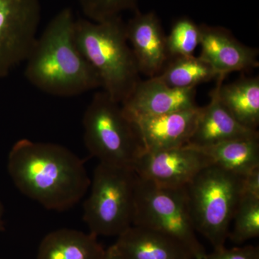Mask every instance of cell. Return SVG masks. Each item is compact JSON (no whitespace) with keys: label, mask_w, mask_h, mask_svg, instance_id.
<instances>
[{"label":"cell","mask_w":259,"mask_h":259,"mask_svg":"<svg viewBox=\"0 0 259 259\" xmlns=\"http://www.w3.org/2000/svg\"><path fill=\"white\" fill-rule=\"evenodd\" d=\"M8 170L22 194L57 212L79 203L91 184L83 160L53 143L20 140L10 150Z\"/></svg>","instance_id":"1"},{"label":"cell","mask_w":259,"mask_h":259,"mask_svg":"<svg viewBox=\"0 0 259 259\" xmlns=\"http://www.w3.org/2000/svg\"><path fill=\"white\" fill-rule=\"evenodd\" d=\"M75 22L71 8L61 10L37 37L25 61V77L42 93L74 97L101 88L75 41Z\"/></svg>","instance_id":"2"},{"label":"cell","mask_w":259,"mask_h":259,"mask_svg":"<svg viewBox=\"0 0 259 259\" xmlns=\"http://www.w3.org/2000/svg\"><path fill=\"white\" fill-rule=\"evenodd\" d=\"M74 37L80 52L96 73L102 91L122 104L141 81V74L120 16L100 22L78 19Z\"/></svg>","instance_id":"3"},{"label":"cell","mask_w":259,"mask_h":259,"mask_svg":"<svg viewBox=\"0 0 259 259\" xmlns=\"http://www.w3.org/2000/svg\"><path fill=\"white\" fill-rule=\"evenodd\" d=\"M87 149L100 163L133 168L145 151L137 127L122 105L104 91L94 95L83 117Z\"/></svg>","instance_id":"4"},{"label":"cell","mask_w":259,"mask_h":259,"mask_svg":"<svg viewBox=\"0 0 259 259\" xmlns=\"http://www.w3.org/2000/svg\"><path fill=\"white\" fill-rule=\"evenodd\" d=\"M242 177L209 165L186 187L197 233L214 249L228 238L235 211L241 198Z\"/></svg>","instance_id":"5"},{"label":"cell","mask_w":259,"mask_h":259,"mask_svg":"<svg viewBox=\"0 0 259 259\" xmlns=\"http://www.w3.org/2000/svg\"><path fill=\"white\" fill-rule=\"evenodd\" d=\"M137 180L133 168L97 165L83 204V220L90 233L117 237L133 226Z\"/></svg>","instance_id":"6"},{"label":"cell","mask_w":259,"mask_h":259,"mask_svg":"<svg viewBox=\"0 0 259 259\" xmlns=\"http://www.w3.org/2000/svg\"><path fill=\"white\" fill-rule=\"evenodd\" d=\"M133 226L173 238L190 250L194 259L207 253L197 238L186 187H160L138 177Z\"/></svg>","instance_id":"7"},{"label":"cell","mask_w":259,"mask_h":259,"mask_svg":"<svg viewBox=\"0 0 259 259\" xmlns=\"http://www.w3.org/2000/svg\"><path fill=\"white\" fill-rule=\"evenodd\" d=\"M40 15L39 0H0V79L28 59Z\"/></svg>","instance_id":"8"},{"label":"cell","mask_w":259,"mask_h":259,"mask_svg":"<svg viewBox=\"0 0 259 259\" xmlns=\"http://www.w3.org/2000/svg\"><path fill=\"white\" fill-rule=\"evenodd\" d=\"M211 164L207 156L192 146L144 151L134 163V170L141 180L171 188H183Z\"/></svg>","instance_id":"9"},{"label":"cell","mask_w":259,"mask_h":259,"mask_svg":"<svg viewBox=\"0 0 259 259\" xmlns=\"http://www.w3.org/2000/svg\"><path fill=\"white\" fill-rule=\"evenodd\" d=\"M199 28V57L212 68L218 77L258 67V49L242 44L227 29L206 25Z\"/></svg>","instance_id":"10"},{"label":"cell","mask_w":259,"mask_h":259,"mask_svg":"<svg viewBox=\"0 0 259 259\" xmlns=\"http://www.w3.org/2000/svg\"><path fill=\"white\" fill-rule=\"evenodd\" d=\"M196 94L197 88H171L155 76L141 80L121 105L130 118L164 115L197 107Z\"/></svg>","instance_id":"11"},{"label":"cell","mask_w":259,"mask_h":259,"mask_svg":"<svg viewBox=\"0 0 259 259\" xmlns=\"http://www.w3.org/2000/svg\"><path fill=\"white\" fill-rule=\"evenodd\" d=\"M125 31L140 74L148 78L157 76L171 59L157 15L153 12L136 13L125 23Z\"/></svg>","instance_id":"12"},{"label":"cell","mask_w":259,"mask_h":259,"mask_svg":"<svg viewBox=\"0 0 259 259\" xmlns=\"http://www.w3.org/2000/svg\"><path fill=\"white\" fill-rule=\"evenodd\" d=\"M201 107L151 117L131 119L139 131L145 151L187 146L197 125Z\"/></svg>","instance_id":"13"},{"label":"cell","mask_w":259,"mask_h":259,"mask_svg":"<svg viewBox=\"0 0 259 259\" xmlns=\"http://www.w3.org/2000/svg\"><path fill=\"white\" fill-rule=\"evenodd\" d=\"M226 77L218 76L215 87L209 94V103L201 107L194 134L188 145L205 146L237 139L259 136L258 131L241 125L227 110L219 97V88Z\"/></svg>","instance_id":"14"},{"label":"cell","mask_w":259,"mask_h":259,"mask_svg":"<svg viewBox=\"0 0 259 259\" xmlns=\"http://www.w3.org/2000/svg\"><path fill=\"white\" fill-rule=\"evenodd\" d=\"M112 245L121 259H194L178 241L143 227L131 226Z\"/></svg>","instance_id":"15"},{"label":"cell","mask_w":259,"mask_h":259,"mask_svg":"<svg viewBox=\"0 0 259 259\" xmlns=\"http://www.w3.org/2000/svg\"><path fill=\"white\" fill-rule=\"evenodd\" d=\"M105 250L93 233L61 228L44 237L37 259H102Z\"/></svg>","instance_id":"16"},{"label":"cell","mask_w":259,"mask_h":259,"mask_svg":"<svg viewBox=\"0 0 259 259\" xmlns=\"http://www.w3.org/2000/svg\"><path fill=\"white\" fill-rule=\"evenodd\" d=\"M191 146L207 156L211 164L239 177L259 168V136Z\"/></svg>","instance_id":"17"},{"label":"cell","mask_w":259,"mask_h":259,"mask_svg":"<svg viewBox=\"0 0 259 259\" xmlns=\"http://www.w3.org/2000/svg\"><path fill=\"white\" fill-rule=\"evenodd\" d=\"M220 100L241 125L258 131L259 126V76H243L233 82L221 83Z\"/></svg>","instance_id":"18"},{"label":"cell","mask_w":259,"mask_h":259,"mask_svg":"<svg viewBox=\"0 0 259 259\" xmlns=\"http://www.w3.org/2000/svg\"><path fill=\"white\" fill-rule=\"evenodd\" d=\"M157 77L171 88L190 89L218 76L205 61L192 55L171 58Z\"/></svg>","instance_id":"19"},{"label":"cell","mask_w":259,"mask_h":259,"mask_svg":"<svg viewBox=\"0 0 259 259\" xmlns=\"http://www.w3.org/2000/svg\"><path fill=\"white\" fill-rule=\"evenodd\" d=\"M228 238L236 245L259 236V199L241 197L235 211Z\"/></svg>","instance_id":"20"},{"label":"cell","mask_w":259,"mask_h":259,"mask_svg":"<svg viewBox=\"0 0 259 259\" xmlns=\"http://www.w3.org/2000/svg\"><path fill=\"white\" fill-rule=\"evenodd\" d=\"M166 42L171 58L192 56L200 42V28L189 18H181L166 35Z\"/></svg>","instance_id":"21"},{"label":"cell","mask_w":259,"mask_h":259,"mask_svg":"<svg viewBox=\"0 0 259 259\" xmlns=\"http://www.w3.org/2000/svg\"><path fill=\"white\" fill-rule=\"evenodd\" d=\"M79 3L83 14L94 22L120 16L122 12L136 6V0H79Z\"/></svg>","instance_id":"22"},{"label":"cell","mask_w":259,"mask_h":259,"mask_svg":"<svg viewBox=\"0 0 259 259\" xmlns=\"http://www.w3.org/2000/svg\"><path fill=\"white\" fill-rule=\"evenodd\" d=\"M199 259H259V248L250 245L231 248L224 246L206 253Z\"/></svg>","instance_id":"23"},{"label":"cell","mask_w":259,"mask_h":259,"mask_svg":"<svg viewBox=\"0 0 259 259\" xmlns=\"http://www.w3.org/2000/svg\"><path fill=\"white\" fill-rule=\"evenodd\" d=\"M241 197L259 199V168L242 177Z\"/></svg>","instance_id":"24"},{"label":"cell","mask_w":259,"mask_h":259,"mask_svg":"<svg viewBox=\"0 0 259 259\" xmlns=\"http://www.w3.org/2000/svg\"><path fill=\"white\" fill-rule=\"evenodd\" d=\"M102 259H121L117 252L116 251L113 245L105 250V255Z\"/></svg>","instance_id":"25"},{"label":"cell","mask_w":259,"mask_h":259,"mask_svg":"<svg viewBox=\"0 0 259 259\" xmlns=\"http://www.w3.org/2000/svg\"><path fill=\"white\" fill-rule=\"evenodd\" d=\"M3 216H4V206L0 201V232L5 231V223Z\"/></svg>","instance_id":"26"}]
</instances>
